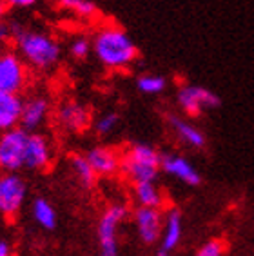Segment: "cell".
I'll return each mask as SVG.
<instances>
[{
	"mask_svg": "<svg viewBox=\"0 0 254 256\" xmlns=\"http://www.w3.org/2000/svg\"><path fill=\"white\" fill-rule=\"evenodd\" d=\"M91 46L98 62L112 71L129 69L138 60V48L134 40L120 26H104L93 36Z\"/></svg>",
	"mask_w": 254,
	"mask_h": 256,
	"instance_id": "1",
	"label": "cell"
},
{
	"mask_svg": "<svg viewBox=\"0 0 254 256\" xmlns=\"http://www.w3.org/2000/svg\"><path fill=\"white\" fill-rule=\"evenodd\" d=\"M13 31V40L18 50V56L24 60L26 64H30L34 69H51L58 64L60 54V44L44 31H33L24 30L20 24H11Z\"/></svg>",
	"mask_w": 254,
	"mask_h": 256,
	"instance_id": "2",
	"label": "cell"
},
{
	"mask_svg": "<svg viewBox=\"0 0 254 256\" xmlns=\"http://www.w3.org/2000/svg\"><path fill=\"white\" fill-rule=\"evenodd\" d=\"M162 154L149 144L134 142L122 153V168L120 171L132 184L156 182L162 168Z\"/></svg>",
	"mask_w": 254,
	"mask_h": 256,
	"instance_id": "3",
	"label": "cell"
},
{
	"mask_svg": "<svg viewBox=\"0 0 254 256\" xmlns=\"http://www.w3.org/2000/svg\"><path fill=\"white\" fill-rule=\"evenodd\" d=\"M129 216L126 204H111L102 212L96 226V238L100 256H118V229Z\"/></svg>",
	"mask_w": 254,
	"mask_h": 256,
	"instance_id": "4",
	"label": "cell"
},
{
	"mask_svg": "<svg viewBox=\"0 0 254 256\" xmlns=\"http://www.w3.org/2000/svg\"><path fill=\"white\" fill-rule=\"evenodd\" d=\"M176 102L180 106L182 113H186L189 118H196L207 111L218 109L222 100L214 91H210L204 86L184 84L176 93Z\"/></svg>",
	"mask_w": 254,
	"mask_h": 256,
	"instance_id": "5",
	"label": "cell"
},
{
	"mask_svg": "<svg viewBox=\"0 0 254 256\" xmlns=\"http://www.w3.org/2000/svg\"><path fill=\"white\" fill-rule=\"evenodd\" d=\"M28 134L22 128L8 129L0 134V171L16 172L24 169Z\"/></svg>",
	"mask_w": 254,
	"mask_h": 256,
	"instance_id": "6",
	"label": "cell"
},
{
	"mask_svg": "<svg viewBox=\"0 0 254 256\" xmlns=\"http://www.w3.org/2000/svg\"><path fill=\"white\" fill-rule=\"evenodd\" d=\"M28 196V186L16 172L0 174V216L13 220L20 212Z\"/></svg>",
	"mask_w": 254,
	"mask_h": 256,
	"instance_id": "7",
	"label": "cell"
},
{
	"mask_svg": "<svg viewBox=\"0 0 254 256\" xmlns=\"http://www.w3.org/2000/svg\"><path fill=\"white\" fill-rule=\"evenodd\" d=\"M30 80L28 66L13 51H0V91L18 94L24 91Z\"/></svg>",
	"mask_w": 254,
	"mask_h": 256,
	"instance_id": "8",
	"label": "cell"
},
{
	"mask_svg": "<svg viewBox=\"0 0 254 256\" xmlns=\"http://www.w3.org/2000/svg\"><path fill=\"white\" fill-rule=\"evenodd\" d=\"M132 220H134L138 238L146 246H152V244L160 242L162 227H164V212H162V209L136 207V211L132 212Z\"/></svg>",
	"mask_w": 254,
	"mask_h": 256,
	"instance_id": "9",
	"label": "cell"
},
{
	"mask_svg": "<svg viewBox=\"0 0 254 256\" xmlns=\"http://www.w3.org/2000/svg\"><path fill=\"white\" fill-rule=\"evenodd\" d=\"M51 113V104L44 94H33L28 100H22V111H20L18 126L28 133H36L48 120Z\"/></svg>",
	"mask_w": 254,
	"mask_h": 256,
	"instance_id": "10",
	"label": "cell"
},
{
	"mask_svg": "<svg viewBox=\"0 0 254 256\" xmlns=\"http://www.w3.org/2000/svg\"><path fill=\"white\" fill-rule=\"evenodd\" d=\"M56 118L58 124L69 133H84L88 131L93 116L88 106L76 102V100H66L60 104L58 111H56Z\"/></svg>",
	"mask_w": 254,
	"mask_h": 256,
	"instance_id": "11",
	"label": "cell"
},
{
	"mask_svg": "<svg viewBox=\"0 0 254 256\" xmlns=\"http://www.w3.org/2000/svg\"><path fill=\"white\" fill-rule=\"evenodd\" d=\"M53 162V149L49 140L40 133H30L26 142L24 169L31 171H46Z\"/></svg>",
	"mask_w": 254,
	"mask_h": 256,
	"instance_id": "12",
	"label": "cell"
},
{
	"mask_svg": "<svg viewBox=\"0 0 254 256\" xmlns=\"http://www.w3.org/2000/svg\"><path fill=\"white\" fill-rule=\"evenodd\" d=\"M160 168L169 176L176 178L178 182L190 186V188H196V186L202 184V174L184 154H176V153L162 154Z\"/></svg>",
	"mask_w": 254,
	"mask_h": 256,
	"instance_id": "13",
	"label": "cell"
},
{
	"mask_svg": "<svg viewBox=\"0 0 254 256\" xmlns=\"http://www.w3.org/2000/svg\"><path fill=\"white\" fill-rule=\"evenodd\" d=\"M96 176H114L122 168V153L109 146H94L86 153Z\"/></svg>",
	"mask_w": 254,
	"mask_h": 256,
	"instance_id": "14",
	"label": "cell"
},
{
	"mask_svg": "<svg viewBox=\"0 0 254 256\" xmlns=\"http://www.w3.org/2000/svg\"><path fill=\"white\" fill-rule=\"evenodd\" d=\"M182 236H184V216L180 209H169L164 214V227H162L160 236V249L162 251L172 252L180 246Z\"/></svg>",
	"mask_w": 254,
	"mask_h": 256,
	"instance_id": "15",
	"label": "cell"
},
{
	"mask_svg": "<svg viewBox=\"0 0 254 256\" xmlns=\"http://www.w3.org/2000/svg\"><path fill=\"white\" fill-rule=\"evenodd\" d=\"M169 128L171 131L176 134V138L180 140L182 144H186L187 148L190 149H204L207 144V138L204 134L200 128H196L194 124H190L189 120L182 118V116H176V114H171L169 118Z\"/></svg>",
	"mask_w": 254,
	"mask_h": 256,
	"instance_id": "16",
	"label": "cell"
},
{
	"mask_svg": "<svg viewBox=\"0 0 254 256\" xmlns=\"http://www.w3.org/2000/svg\"><path fill=\"white\" fill-rule=\"evenodd\" d=\"M20 111H22V98L18 94L0 91V133L18 128Z\"/></svg>",
	"mask_w": 254,
	"mask_h": 256,
	"instance_id": "17",
	"label": "cell"
},
{
	"mask_svg": "<svg viewBox=\"0 0 254 256\" xmlns=\"http://www.w3.org/2000/svg\"><path fill=\"white\" fill-rule=\"evenodd\" d=\"M132 196L138 207H151V209L166 207V194L156 186V182L132 184Z\"/></svg>",
	"mask_w": 254,
	"mask_h": 256,
	"instance_id": "18",
	"label": "cell"
},
{
	"mask_svg": "<svg viewBox=\"0 0 254 256\" xmlns=\"http://www.w3.org/2000/svg\"><path fill=\"white\" fill-rule=\"evenodd\" d=\"M69 164H71V171H73L74 178L78 180V184L84 189H93L94 184H96V172L91 168L89 160L86 158V154L74 153L69 158Z\"/></svg>",
	"mask_w": 254,
	"mask_h": 256,
	"instance_id": "19",
	"label": "cell"
},
{
	"mask_svg": "<svg viewBox=\"0 0 254 256\" xmlns=\"http://www.w3.org/2000/svg\"><path fill=\"white\" fill-rule=\"evenodd\" d=\"M31 214H33L34 222L46 231H53L58 224V216H56L54 207L46 198H34L33 206H31Z\"/></svg>",
	"mask_w": 254,
	"mask_h": 256,
	"instance_id": "20",
	"label": "cell"
},
{
	"mask_svg": "<svg viewBox=\"0 0 254 256\" xmlns=\"http://www.w3.org/2000/svg\"><path fill=\"white\" fill-rule=\"evenodd\" d=\"M60 8L73 11L80 18H94L98 15V8L91 0H58Z\"/></svg>",
	"mask_w": 254,
	"mask_h": 256,
	"instance_id": "21",
	"label": "cell"
},
{
	"mask_svg": "<svg viewBox=\"0 0 254 256\" xmlns=\"http://www.w3.org/2000/svg\"><path fill=\"white\" fill-rule=\"evenodd\" d=\"M136 88L138 91H142L144 94H160L166 91L167 88V80L162 76V74H142L140 78L136 80Z\"/></svg>",
	"mask_w": 254,
	"mask_h": 256,
	"instance_id": "22",
	"label": "cell"
},
{
	"mask_svg": "<svg viewBox=\"0 0 254 256\" xmlns=\"http://www.w3.org/2000/svg\"><path fill=\"white\" fill-rule=\"evenodd\" d=\"M118 124H120V116L116 111H106L104 114H100V118L94 124V131L98 136H108L116 131Z\"/></svg>",
	"mask_w": 254,
	"mask_h": 256,
	"instance_id": "23",
	"label": "cell"
},
{
	"mask_svg": "<svg viewBox=\"0 0 254 256\" xmlns=\"http://www.w3.org/2000/svg\"><path fill=\"white\" fill-rule=\"evenodd\" d=\"M69 53H71V56H73L74 60H86L89 54L93 53L91 38L84 36V34L74 36V38L71 40V44H69Z\"/></svg>",
	"mask_w": 254,
	"mask_h": 256,
	"instance_id": "24",
	"label": "cell"
},
{
	"mask_svg": "<svg viewBox=\"0 0 254 256\" xmlns=\"http://www.w3.org/2000/svg\"><path fill=\"white\" fill-rule=\"evenodd\" d=\"M225 254H227V242L222 240V238L207 240L194 252V256H225Z\"/></svg>",
	"mask_w": 254,
	"mask_h": 256,
	"instance_id": "25",
	"label": "cell"
},
{
	"mask_svg": "<svg viewBox=\"0 0 254 256\" xmlns=\"http://www.w3.org/2000/svg\"><path fill=\"white\" fill-rule=\"evenodd\" d=\"M13 38V31H11V24H6L4 20H0V46L10 42Z\"/></svg>",
	"mask_w": 254,
	"mask_h": 256,
	"instance_id": "26",
	"label": "cell"
},
{
	"mask_svg": "<svg viewBox=\"0 0 254 256\" xmlns=\"http://www.w3.org/2000/svg\"><path fill=\"white\" fill-rule=\"evenodd\" d=\"M6 2L10 8H18V10H26V8L36 4V0H6Z\"/></svg>",
	"mask_w": 254,
	"mask_h": 256,
	"instance_id": "27",
	"label": "cell"
},
{
	"mask_svg": "<svg viewBox=\"0 0 254 256\" xmlns=\"http://www.w3.org/2000/svg\"><path fill=\"white\" fill-rule=\"evenodd\" d=\"M0 256H13V244L6 238H0Z\"/></svg>",
	"mask_w": 254,
	"mask_h": 256,
	"instance_id": "28",
	"label": "cell"
},
{
	"mask_svg": "<svg viewBox=\"0 0 254 256\" xmlns=\"http://www.w3.org/2000/svg\"><path fill=\"white\" fill-rule=\"evenodd\" d=\"M8 2L6 0H0V20H4V16H6V13H8Z\"/></svg>",
	"mask_w": 254,
	"mask_h": 256,
	"instance_id": "29",
	"label": "cell"
},
{
	"mask_svg": "<svg viewBox=\"0 0 254 256\" xmlns=\"http://www.w3.org/2000/svg\"><path fill=\"white\" fill-rule=\"evenodd\" d=\"M154 256H174V254H172V252H169V251H162V249H160V251H158Z\"/></svg>",
	"mask_w": 254,
	"mask_h": 256,
	"instance_id": "30",
	"label": "cell"
}]
</instances>
